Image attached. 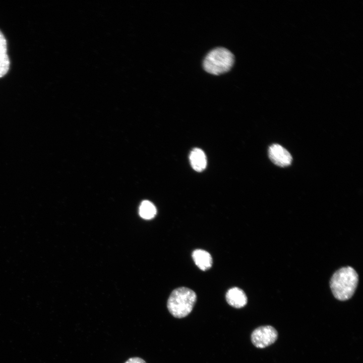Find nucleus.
I'll return each instance as SVG.
<instances>
[{
	"instance_id": "f03ea898",
	"label": "nucleus",
	"mask_w": 363,
	"mask_h": 363,
	"mask_svg": "<svg viewBox=\"0 0 363 363\" xmlns=\"http://www.w3.org/2000/svg\"><path fill=\"white\" fill-rule=\"evenodd\" d=\"M196 300V294L193 290L180 287L171 292L167 300V307L173 317L182 318L191 312Z\"/></svg>"
},
{
	"instance_id": "6e6552de",
	"label": "nucleus",
	"mask_w": 363,
	"mask_h": 363,
	"mask_svg": "<svg viewBox=\"0 0 363 363\" xmlns=\"http://www.w3.org/2000/svg\"><path fill=\"white\" fill-rule=\"evenodd\" d=\"M189 158L192 168L196 171L201 172L206 168V157L201 149L198 148L193 149L190 153Z\"/></svg>"
},
{
	"instance_id": "39448f33",
	"label": "nucleus",
	"mask_w": 363,
	"mask_h": 363,
	"mask_svg": "<svg viewBox=\"0 0 363 363\" xmlns=\"http://www.w3.org/2000/svg\"><path fill=\"white\" fill-rule=\"evenodd\" d=\"M268 155L271 161L280 167L290 165L292 160L290 153L284 147L276 144L269 147Z\"/></svg>"
},
{
	"instance_id": "20e7f679",
	"label": "nucleus",
	"mask_w": 363,
	"mask_h": 363,
	"mask_svg": "<svg viewBox=\"0 0 363 363\" xmlns=\"http://www.w3.org/2000/svg\"><path fill=\"white\" fill-rule=\"evenodd\" d=\"M251 337L254 346L257 348H263L275 342L278 337V333L271 326H263L255 329Z\"/></svg>"
},
{
	"instance_id": "0eeeda50",
	"label": "nucleus",
	"mask_w": 363,
	"mask_h": 363,
	"mask_svg": "<svg viewBox=\"0 0 363 363\" xmlns=\"http://www.w3.org/2000/svg\"><path fill=\"white\" fill-rule=\"evenodd\" d=\"M192 256L195 264L201 270L206 271L211 267L212 258L208 252L197 249L193 252Z\"/></svg>"
},
{
	"instance_id": "9b49d317",
	"label": "nucleus",
	"mask_w": 363,
	"mask_h": 363,
	"mask_svg": "<svg viewBox=\"0 0 363 363\" xmlns=\"http://www.w3.org/2000/svg\"><path fill=\"white\" fill-rule=\"evenodd\" d=\"M125 363H146L143 359L140 357H132L129 358Z\"/></svg>"
},
{
	"instance_id": "f257e3e1",
	"label": "nucleus",
	"mask_w": 363,
	"mask_h": 363,
	"mask_svg": "<svg viewBox=\"0 0 363 363\" xmlns=\"http://www.w3.org/2000/svg\"><path fill=\"white\" fill-rule=\"evenodd\" d=\"M358 281V274L352 267L340 268L332 275L330 285L334 297L341 301L346 300L352 297Z\"/></svg>"
},
{
	"instance_id": "7ed1b4c3",
	"label": "nucleus",
	"mask_w": 363,
	"mask_h": 363,
	"mask_svg": "<svg viewBox=\"0 0 363 363\" xmlns=\"http://www.w3.org/2000/svg\"><path fill=\"white\" fill-rule=\"evenodd\" d=\"M233 64V54L226 48L217 47L208 52L203 64L207 72L218 75L229 71Z\"/></svg>"
},
{
	"instance_id": "9d476101",
	"label": "nucleus",
	"mask_w": 363,
	"mask_h": 363,
	"mask_svg": "<svg viewBox=\"0 0 363 363\" xmlns=\"http://www.w3.org/2000/svg\"><path fill=\"white\" fill-rule=\"evenodd\" d=\"M156 214V209L155 206L149 201H143L139 207V214L145 219H151Z\"/></svg>"
},
{
	"instance_id": "1a4fd4ad",
	"label": "nucleus",
	"mask_w": 363,
	"mask_h": 363,
	"mask_svg": "<svg viewBox=\"0 0 363 363\" xmlns=\"http://www.w3.org/2000/svg\"><path fill=\"white\" fill-rule=\"evenodd\" d=\"M10 67V60L7 54L6 39L0 31V78L8 72Z\"/></svg>"
},
{
	"instance_id": "423d86ee",
	"label": "nucleus",
	"mask_w": 363,
	"mask_h": 363,
	"mask_svg": "<svg viewBox=\"0 0 363 363\" xmlns=\"http://www.w3.org/2000/svg\"><path fill=\"white\" fill-rule=\"evenodd\" d=\"M226 300L232 307L239 309L247 305V297L245 292L239 288H230L226 293Z\"/></svg>"
}]
</instances>
